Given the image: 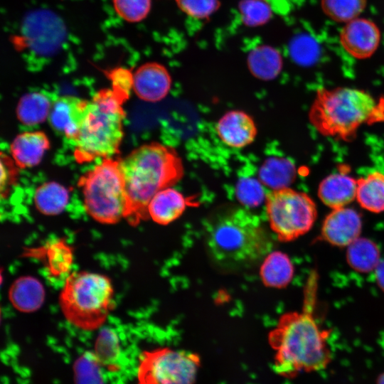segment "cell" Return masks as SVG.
I'll return each instance as SVG.
<instances>
[{
    "label": "cell",
    "instance_id": "obj_28",
    "mask_svg": "<svg viewBox=\"0 0 384 384\" xmlns=\"http://www.w3.org/2000/svg\"><path fill=\"white\" fill-rule=\"evenodd\" d=\"M366 0H320L323 12L334 21L347 23L361 14Z\"/></svg>",
    "mask_w": 384,
    "mask_h": 384
},
{
    "label": "cell",
    "instance_id": "obj_7",
    "mask_svg": "<svg viewBox=\"0 0 384 384\" xmlns=\"http://www.w3.org/2000/svg\"><path fill=\"white\" fill-rule=\"evenodd\" d=\"M87 214L103 224L124 218L127 198L119 160H103L82 176L78 182Z\"/></svg>",
    "mask_w": 384,
    "mask_h": 384
},
{
    "label": "cell",
    "instance_id": "obj_25",
    "mask_svg": "<svg viewBox=\"0 0 384 384\" xmlns=\"http://www.w3.org/2000/svg\"><path fill=\"white\" fill-rule=\"evenodd\" d=\"M52 104L48 97L41 92L26 93L18 102L17 118L26 126L41 124L48 119Z\"/></svg>",
    "mask_w": 384,
    "mask_h": 384
},
{
    "label": "cell",
    "instance_id": "obj_20",
    "mask_svg": "<svg viewBox=\"0 0 384 384\" xmlns=\"http://www.w3.org/2000/svg\"><path fill=\"white\" fill-rule=\"evenodd\" d=\"M45 291L41 283L33 277H24L16 280L9 290L13 306L23 312H32L43 304Z\"/></svg>",
    "mask_w": 384,
    "mask_h": 384
},
{
    "label": "cell",
    "instance_id": "obj_3",
    "mask_svg": "<svg viewBox=\"0 0 384 384\" xmlns=\"http://www.w3.org/2000/svg\"><path fill=\"white\" fill-rule=\"evenodd\" d=\"M206 244L211 259L222 268L251 266L271 248L260 219L244 209H234L213 219L206 228Z\"/></svg>",
    "mask_w": 384,
    "mask_h": 384
},
{
    "label": "cell",
    "instance_id": "obj_17",
    "mask_svg": "<svg viewBox=\"0 0 384 384\" xmlns=\"http://www.w3.org/2000/svg\"><path fill=\"white\" fill-rule=\"evenodd\" d=\"M187 201L183 195L171 188H166L154 195L147 210L155 223L166 225L178 218L186 210Z\"/></svg>",
    "mask_w": 384,
    "mask_h": 384
},
{
    "label": "cell",
    "instance_id": "obj_16",
    "mask_svg": "<svg viewBox=\"0 0 384 384\" xmlns=\"http://www.w3.org/2000/svg\"><path fill=\"white\" fill-rule=\"evenodd\" d=\"M357 181L343 172L332 174L319 185L318 196L331 209L346 207L356 198Z\"/></svg>",
    "mask_w": 384,
    "mask_h": 384
},
{
    "label": "cell",
    "instance_id": "obj_19",
    "mask_svg": "<svg viewBox=\"0 0 384 384\" xmlns=\"http://www.w3.org/2000/svg\"><path fill=\"white\" fill-rule=\"evenodd\" d=\"M293 264L286 254L274 251L268 253L262 264L260 274L262 283L269 287L283 288L293 278Z\"/></svg>",
    "mask_w": 384,
    "mask_h": 384
},
{
    "label": "cell",
    "instance_id": "obj_5",
    "mask_svg": "<svg viewBox=\"0 0 384 384\" xmlns=\"http://www.w3.org/2000/svg\"><path fill=\"white\" fill-rule=\"evenodd\" d=\"M127 97L128 94L112 87L98 91L88 101L84 119L73 139L77 161L110 158L118 151L124 136L122 102Z\"/></svg>",
    "mask_w": 384,
    "mask_h": 384
},
{
    "label": "cell",
    "instance_id": "obj_10",
    "mask_svg": "<svg viewBox=\"0 0 384 384\" xmlns=\"http://www.w3.org/2000/svg\"><path fill=\"white\" fill-rule=\"evenodd\" d=\"M381 39L379 27L372 20L358 16L345 23L339 33L342 48L357 59L372 56Z\"/></svg>",
    "mask_w": 384,
    "mask_h": 384
},
{
    "label": "cell",
    "instance_id": "obj_14",
    "mask_svg": "<svg viewBox=\"0 0 384 384\" xmlns=\"http://www.w3.org/2000/svg\"><path fill=\"white\" fill-rule=\"evenodd\" d=\"M220 139L228 146L242 149L255 140L257 129L247 113L241 110H230L225 113L215 127Z\"/></svg>",
    "mask_w": 384,
    "mask_h": 384
},
{
    "label": "cell",
    "instance_id": "obj_8",
    "mask_svg": "<svg viewBox=\"0 0 384 384\" xmlns=\"http://www.w3.org/2000/svg\"><path fill=\"white\" fill-rule=\"evenodd\" d=\"M266 212L271 229L282 242L304 235L314 225L317 209L306 193L289 187L272 190L266 195Z\"/></svg>",
    "mask_w": 384,
    "mask_h": 384
},
{
    "label": "cell",
    "instance_id": "obj_24",
    "mask_svg": "<svg viewBox=\"0 0 384 384\" xmlns=\"http://www.w3.org/2000/svg\"><path fill=\"white\" fill-rule=\"evenodd\" d=\"M258 178L265 186L272 190L289 187L295 178L294 164L287 159H267L259 169Z\"/></svg>",
    "mask_w": 384,
    "mask_h": 384
},
{
    "label": "cell",
    "instance_id": "obj_32",
    "mask_svg": "<svg viewBox=\"0 0 384 384\" xmlns=\"http://www.w3.org/2000/svg\"><path fill=\"white\" fill-rule=\"evenodd\" d=\"M112 3L117 15L129 23L144 20L151 6V0H112Z\"/></svg>",
    "mask_w": 384,
    "mask_h": 384
},
{
    "label": "cell",
    "instance_id": "obj_36",
    "mask_svg": "<svg viewBox=\"0 0 384 384\" xmlns=\"http://www.w3.org/2000/svg\"><path fill=\"white\" fill-rule=\"evenodd\" d=\"M378 384H384V373L379 378Z\"/></svg>",
    "mask_w": 384,
    "mask_h": 384
},
{
    "label": "cell",
    "instance_id": "obj_12",
    "mask_svg": "<svg viewBox=\"0 0 384 384\" xmlns=\"http://www.w3.org/2000/svg\"><path fill=\"white\" fill-rule=\"evenodd\" d=\"M171 77L163 65L149 62L140 65L132 75V88L141 100L156 102L163 100L171 87Z\"/></svg>",
    "mask_w": 384,
    "mask_h": 384
},
{
    "label": "cell",
    "instance_id": "obj_1",
    "mask_svg": "<svg viewBox=\"0 0 384 384\" xmlns=\"http://www.w3.org/2000/svg\"><path fill=\"white\" fill-rule=\"evenodd\" d=\"M316 284L312 274L304 291L302 311L282 314L268 334V343L275 352L274 370L286 378L323 370L331 360L330 331L323 329L314 315Z\"/></svg>",
    "mask_w": 384,
    "mask_h": 384
},
{
    "label": "cell",
    "instance_id": "obj_27",
    "mask_svg": "<svg viewBox=\"0 0 384 384\" xmlns=\"http://www.w3.org/2000/svg\"><path fill=\"white\" fill-rule=\"evenodd\" d=\"M102 366L94 352H85L74 363L75 384H105Z\"/></svg>",
    "mask_w": 384,
    "mask_h": 384
},
{
    "label": "cell",
    "instance_id": "obj_2",
    "mask_svg": "<svg viewBox=\"0 0 384 384\" xmlns=\"http://www.w3.org/2000/svg\"><path fill=\"white\" fill-rule=\"evenodd\" d=\"M119 163L127 198L124 218L133 226L149 218L147 208L154 195L174 186L184 173L177 151L158 142L137 147Z\"/></svg>",
    "mask_w": 384,
    "mask_h": 384
},
{
    "label": "cell",
    "instance_id": "obj_6",
    "mask_svg": "<svg viewBox=\"0 0 384 384\" xmlns=\"http://www.w3.org/2000/svg\"><path fill=\"white\" fill-rule=\"evenodd\" d=\"M114 289L105 275L75 271L66 277L59 295L65 319L84 331L100 329L114 307Z\"/></svg>",
    "mask_w": 384,
    "mask_h": 384
},
{
    "label": "cell",
    "instance_id": "obj_31",
    "mask_svg": "<svg viewBox=\"0 0 384 384\" xmlns=\"http://www.w3.org/2000/svg\"><path fill=\"white\" fill-rule=\"evenodd\" d=\"M262 183L252 177H243L238 180L235 187L238 200L244 206L255 207L266 198Z\"/></svg>",
    "mask_w": 384,
    "mask_h": 384
},
{
    "label": "cell",
    "instance_id": "obj_11",
    "mask_svg": "<svg viewBox=\"0 0 384 384\" xmlns=\"http://www.w3.org/2000/svg\"><path fill=\"white\" fill-rule=\"evenodd\" d=\"M362 220L360 214L347 206L332 209L321 229L324 240L336 247H348L360 236Z\"/></svg>",
    "mask_w": 384,
    "mask_h": 384
},
{
    "label": "cell",
    "instance_id": "obj_26",
    "mask_svg": "<svg viewBox=\"0 0 384 384\" xmlns=\"http://www.w3.org/2000/svg\"><path fill=\"white\" fill-rule=\"evenodd\" d=\"M346 258L351 268L366 273L375 270L380 263V251L372 240L359 237L348 246Z\"/></svg>",
    "mask_w": 384,
    "mask_h": 384
},
{
    "label": "cell",
    "instance_id": "obj_29",
    "mask_svg": "<svg viewBox=\"0 0 384 384\" xmlns=\"http://www.w3.org/2000/svg\"><path fill=\"white\" fill-rule=\"evenodd\" d=\"M94 353L103 366L113 368L119 359L121 349L117 334L110 329H103L99 334Z\"/></svg>",
    "mask_w": 384,
    "mask_h": 384
},
{
    "label": "cell",
    "instance_id": "obj_4",
    "mask_svg": "<svg viewBox=\"0 0 384 384\" xmlns=\"http://www.w3.org/2000/svg\"><path fill=\"white\" fill-rule=\"evenodd\" d=\"M312 126L322 135L349 141L363 124L384 120V99L356 88L317 90L309 112Z\"/></svg>",
    "mask_w": 384,
    "mask_h": 384
},
{
    "label": "cell",
    "instance_id": "obj_22",
    "mask_svg": "<svg viewBox=\"0 0 384 384\" xmlns=\"http://www.w3.org/2000/svg\"><path fill=\"white\" fill-rule=\"evenodd\" d=\"M356 200L368 211L384 213V174L375 171L359 178Z\"/></svg>",
    "mask_w": 384,
    "mask_h": 384
},
{
    "label": "cell",
    "instance_id": "obj_34",
    "mask_svg": "<svg viewBox=\"0 0 384 384\" xmlns=\"http://www.w3.org/2000/svg\"><path fill=\"white\" fill-rule=\"evenodd\" d=\"M132 75L127 69L117 68L112 70L109 75L112 81V87L128 94L129 90L132 87Z\"/></svg>",
    "mask_w": 384,
    "mask_h": 384
},
{
    "label": "cell",
    "instance_id": "obj_9",
    "mask_svg": "<svg viewBox=\"0 0 384 384\" xmlns=\"http://www.w3.org/2000/svg\"><path fill=\"white\" fill-rule=\"evenodd\" d=\"M201 366L197 353L169 347L145 351L139 357L138 384H196Z\"/></svg>",
    "mask_w": 384,
    "mask_h": 384
},
{
    "label": "cell",
    "instance_id": "obj_21",
    "mask_svg": "<svg viewBox=\"0 0 384 384\" xmlns=\"http://www.w3.org/2000/svg\"><path fill=\"white\" fill-rule=\"evenodd\" d=\"M247 66L251 74L262 80L274 79L282 69L280 53L270 46H259L247 56Z\"/></svg>",
    "mask_w": 384,
    "mask_h": 384
},
{
    "label": "cell",
    "instance_id": "obj_35",
    "mask_svg": "<svg viewBox=\"0 0 384 384\" xmlns=\"http://www.w3.org/2000/svg\"><path fill=\"white\" fill-rule=\"evenodd\" d=\"M376 279L380 287L384 289V262H380L375 268Z\"/></svg>",
    "mask_w": 384,
    "mask_h": 384
},
{
    "label": "cell",
    "instance_id": "obj_30",
    "mask_svg": "<svg viewBox=\"0 0 384 384\" xmlns=\"http://www.w3.org/2000/svg\"><path fill=\"white\" fill-rule=\"evenodd\" d=\"M238 9L243 23L250 27L263 25L272 16V10L265 0H241Z\"/></svg>",
    "mask_w": 384,
    "mask_h": 384
},
{
    "label": "cell",
    "instance_id": "obj_15",
    "mask_svg": "<svg viewBox=\"0 0 384 384\" xmlns=\"http://www.w3.org/2000/svg\"><path fill=\"white\" fill-rule=\"evenodd\" d=\"M49 147L46 134L36 131L17 135L11 144L10 150L16 164L25 169L37 166Z\"/></svg>",
    "mask_w": 384,
    "mask_h": 384
},
{
    "label": "cell",
    "instance_id": "obj_23",
    "mask_svg": "<svg viewBox=\"0 0 384 384\" xmlns=\"http://www.w3.org/2000/svg\"><path fill=\"white\" fill-rule=\"evenodd\" d=\"M69 198L67 188L59 183L48 181L36 189L33 202L37 210L43 215H55L65 208Z\"/></svg>",
    "mask_w": 384,
    "mask_h": 384
},
{
    "label": "cell",
    "instance_id": "obj_18",
    "mask_svg": "<svg viewBox=\"0 0 384 384\" xmlns=\"http://www.w3.org/2000/svg\"><path fill=\"white\" fill-rule=\"evenodd\" d=\"M31 255L41 260L53 277L69 274L74 259L72 247L63 239L51 241L36 249Z\"/></svg>",
    "mask_w": 384,
    "mask_h": 384
},
{
    "label": "cell",
    "instance_id": "obj_33",
    "mask_svg": "<svg viewBox=\"0 0 384 384\" xmlns=\"http://www.w3.org/2000/svg\"><path fill=\"white\" fill-rule=\"evenodd\" d=\"M176 3L186 15L198 19L210 16L220 6L219 0H176Z\"/></svg>",
    "mask_w": 384,
    "mask_h": 384
},
{
    "label": "cell",
    "instance_id": "obj_13",
    "mask_svg": "<svg viewBox=\"0 0 384 384\" xmlns=\"http://www.w3.org/2000/svg\"><path fill=\"white\" fill-rule=\"evenodd\" d=\"M88 100L75 96L58 97L52 104L48 117L53 130L66 138L76 137L84 119Z\"/></svg>",
    "mask_w": 384,
    "mask_h": 384
}]
</instances>
